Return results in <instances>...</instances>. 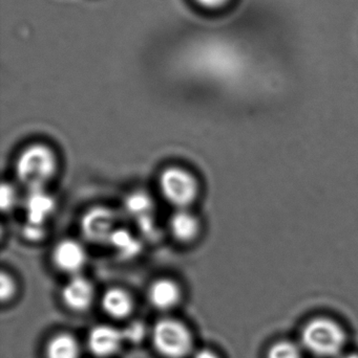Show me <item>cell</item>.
Masks as SVG:
<instances>
[{
    "label": "cell",
    "instance_id": "cell-1",
    "mask_svg": "<svg viewBox=\"0 0 358 358\" xmlns=\"http://www.w3.org/2000/svg\"><path fill=\"white\" fill-rule=\"evenodd\" d=\"M301 346L319 358H336L344 352L347 334L342 325L330 317L310 320L301 332Z\"/></svg>",
    "mask_w": 358,
    "mask_h": 358
},
{
    "label": "cell",
    "instance_id": "cell-2",
    "mask_svg": "<svg viewBox=\"0 0 358 358\" xmlns=\"http://www.w3.org/2000/svg\"><path fill=\"white\" fill-rule=\"evenodd\" d=\"M56 171V155L46 145H31L16 161L17 178L27 189L46 187Z\"/></svg>",
    "mask_w": 358,
    "mask_h": 358
},
{
    "label": "cell",
    "instance_id": "cell-3",
    "mask_svg": "<svg viewBox=\"0 0 358 358\" xmlns=\"http://www.w3.org/2000/svg\"><path fill=\"white\" fill-rule=\"evenodd\" d=\"M159 185L166 201L178 210L191 206L199 192L195 176L180 167L166 168L160 176Z\"/></svg>",
    "mask_w": 358,
    "mask_h": 358
},
{
    "label": "cell",
    "instance_id": "cell-4",
    "mask_svg": "<svg viewBox=\"0 0 358 358\" xmlns=\"http://www.w3.org/2000/svg\"><path fill=\"white\" fill-rule=\"evenodd\" d=\"M153 342L161 355L170 358L185 357L191 351V336L188 329L174 320H161L153 330Z\"/></svg>",
    "mask_w": 358,
    "mask_h": 358
},
{
    "label": "cell",
    "instance_id": "cell-5",
    "mask_svg": "<svg viewBox=\"0 0 358 358\" xmlns=\"http://www.w3.org/2000/svg\"><path fill=\"white\" fill-rule=\"evenodd\" d=\"M116 215L106 208H94L88 210L81 221L82 234L88 241L109 243L116 231Z\"/></svg>",
    "mask_w": 358,
    "mask_h": 358
},
{
    "label": "cell",
    "instance_id": "cell-6",
    "mask_svg": "<svg viewBox=\"0 0 358 358\" xmlns=\"http://www.w3.org/2000/svg\"><path fill=\"white\" fill-rule=\"evenodd\" d=\"M23 204L27 215L25 224L41 227H44L46 219L53 214L56 206L54 198L44 187L27 189Z\"/></svg>",
    "mask_w": 358,
    "mask_h": 358
},
{
    "label": "cell",
    "instance_id": "cell-7",
    "mask_svg": "<svg viewBox=\"0 0 358 358\" xmlns=\"http://www.w3.org/2000/svg\"><path fill=\"white\" fill-rule=\"evenodd\" d=\"M53 261L60 271L77 275L85 264V250L76 240H62L53 250Z\"/></svg>",
    "mask_w": 358,
    "mask_h": 358
},
{
    "label": "cell",
    "instance_id": "cell-8",
    "mask_svg": "<svg viewBox=\"0 0 358 358\" xmlns=\"http://www.w3.org/2000/svg\"><path fill=\"white\" fill-rule=\"evenodd\" d=\"M122 331L111 326H97L88 336L90 350L97 357H105L115 355L123 342Z\"/></svg>",
    "mask_w": 358,
    "mask_h": 358
},
{
    "label": "cell",
    "instance_id": "cell-9",
    "mask_svg": "<svg viewBox=\"0 0 358 358\" xmlns=\"http://www.w3.org/2000/svg\"><path fill=\"white\" fill-rule=\"evenodd\" d=\"M62 299L73 310H85L94 300V287L88 279L75 275L63 288Z\"/></svg>",
    "mask_w": 358,
    "mask_h": 358
},
{
    "label": "cell",
    "instance_id": "cell-10",
    "mask_svg": "<svg viewBox=\"0 0 358 358\" xmlns=\"http://www.w3.org/2000/svg\"><path fill=\"white\" fill-rule=\"evenodd\" d=\"M170 229L174 239L178 241H193L199 234V220L186 208H180L170 217Z\"/></svg>",
    "mask_w": 358,
    "mask_h": 358
},
{
    "label": "cell",
    "instance_id": "cell-11",
    "mask_svg": "<svg viewBox=\"0 0 358 358\" xmlns=\"http://www.w3.org/2000/svg\"><path fill=\"white\" fill-rule=\"evenodd\" d=\"M151 304L160 310L172 308L180 300V289L172 280L161 279L153 283L149 290Z\"/></svg>",
    "mask_w": 358,
    "mask_h": 358
},
{
    "label": "cell",
    "instance_id": "cell-12",
    "mask_svg": "<svg viewBox=\"0 0 358 358\" xmlns=\"http://www.w3.org/2000/svg\"><path fill=\"white\" fill-rule=\"evenodd\" d=\"M102 307L107 315L116 319H121L132 311V301L123 289L111 288L103 296Z\"/></svg>",
    "mask_w": 358,
    "mask_h": 358
},
{
    "label": "cell",
    "instance_id": "cell-13",
    "mask_svg": "<svg viewBox=\"0 0 358 358\" xmlns=\"http://www.w3.org/2000/svg\"><path fill=\"white\" fill-rule=\"evenodd\" d=\"M48 358H78L79 347L75 338L69 334H60L50 341L46 349Z\"/></svg>",
    "mask_w": 358,
    "mask_h": 358
},
{
    "label": "cell",
    "instance_id": "cell-14",
    "mask_svg": "<svg viewBox=\"0 0 358 358\" xmlns=\"http://www.w3.org/2000/svg\"><path fill=\"white\" fill-rule=\"evenodd\" d=\"M109 244L120 256H135L140 250V244L136 238L125 229H116L109 239Z\"/></svg>",
    "mask_w": 358,
    "mask_h": 358
},
{
    "label": "cell",
    "instance_id": "cell-15",
    "mask_svg": "<svg viewBox=\"0 0 358 358\" xmlns=\"http://www.w3.org/2000/svg\"><path fill=\"white\" fill-rule=\"evenodd\" d=\"M125 210L130 216L146 221L147 216L151 214L153 202L146 194L134 193L126 198Z\"/></svg>",
    "mask_w": 358,
    "mask_h": 358
},
{
    "label": "cell",
    "instance_id": "cell-16",
    "mask_svg": "<svg viewBox=\"0 0 358 358\" xmlns=\"http://www.w3.org/2000/svg\"><path fill=\"white\" fill-rule=\"evenodd\" d=\"M303 347L292 341L284 340L275 343L267 353V358H302Z\"/></svg>",
    "mask_w": 358,
    "mask_h": 358
},
{
    "label": "cell",
    "instance_id": "cell-17",
    "mask_svg": "<svg viewBox=\"0 0 358 358\" xmlns=\"http://www.w3.org/2000/svg\"><path fill=\"white\" fill-rule=\"evenodd\" d=\"M17 192L10 183H4L0 189V206L4 212H10L16 206Z\"/></svg>",
    "mask_w": 358,
    "mask_h": 358
},
{
    "label": "cell",
    "instance_id": "cell-18",
    "mask_svg": "<svg viewBox=\"0 0 358 358\" xmlns=\"http://www.w3.org/2000/svg\"><path fill=\"white\" fill-rule=\"evenodd\" d=\"M145 332H146L145 326L140 322H132L125 329L122 330L124 340L130 343L141 342L144 338Z\"/></svg>",
    "mask_w": 358,
    "mask_h": 358
},
{
    "label": "cell",
    "instance_id": "cell-19",
    "mask_svg": "<svg viewBox=\"0 0 358 358\" xmlns=\"http://www.w3.org/2000/svg\"><path fill=\"white\" fill-rule=\"evenodd\" d=\"M14 292V280L10 275H6V273H2L1 278H0V296H1V300H10Z\"/></svg>",
    "mask_w": 358,
    "mask_h": 358
},
{
    "label": "cell",
    "instance_id": "cell-20",
    "mask_svg": "<svg viewBox=\"0 0 358 358\" xmlns=\"http://www.w3.org/2000/svg\"><path fill=\"white\" fill-rule=\"evenodd\" d=\"M195 1L205 8H216L224 6L228 0H195Z\"/></svg>",
    "mask_w": 358,
    "mask_h": 358
},
{
    "label": "cell",
    "instance_id": "cell-21",
    "mask_svg": "<svg viewBox=\"0 0 358 358\" xmlns=\"http://www.w3.org/2000/svg\"><path fill=\"white\" fill-rule=\"evenodd\" d=\"M193 358H219L214 352L209 350H201L195 353Z\"/></svg>",
    "mask_w": 358,
    "mask_h": 358
},
{
    "label": "cell",
    "instance_id": "cell-22",
    "mask_svg": "<svg viewBox=\"0 0 358 358\" xmlns=\"http://www.w3.org/2000/svg\"><path fill=\"white\" fill-rule=\"evenodd\" d=\"M336 358H358V355H357V353H352V352H349V353L343 352L342 355H338V357Z\"/></svg>",
    "mask_w": 358,
    "mask_h": 358
}]
</instances>
